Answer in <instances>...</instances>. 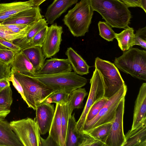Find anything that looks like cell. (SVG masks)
I'll return each mask as SVG.
<instances>
[{"mask_svg":"<svg viewBox=\"0 0 146 146\" xmlns=\"http://www.w3.org/2000/svg\"><path fill=\"white\" fill-rule=\"evenodd\" d=\"M94 11L99 13L113 28L125 29L131 17L128 7L119 0H89Z\"/></svg>","mask_w":146,"mask_h":146,"instance_id":"obj_1","label":"cell"},{"mask_svg":"<svg viewBox=\"0 0 146 146\" xmlns=\"http://www.w3.org/2000/svg\"><path fill=\"white\" fill-rule=\"evenodd\" d=\"M94 11L89 0H81L68 11L63 21L74 36H84L88 32Z\"/></svg>","mask_w":146,"mask_h":146,"instance_id":"obj_2","label":"cell"},{"mask_svg":"<svg viewBox=\"0 0 146 146\" xmlns=\"http://www.w3.org/2000/svg\"><path fill=\"white\" fill-rule=\"evenodd\" d=\"M114 64L121 71L141 80L146 81V51L131 48L115 58Z\"/></svg>","mask_w":146,"mask_h":146,"instance_id":"obj_3","label":"cell"},{"mask_svg":"<svg viewBox=\"0 0 146 146\" xmlns=\"http://www.w3.org/2000/svg\"><path fill=\"white\" fill-rule=\"evenodd\" d=\"M12 71L22 87L25 102L29 108L35 110L36 106L43 102L53 91L33 76L12 70Z\"/></svg>","mask_w":146,"mask_h":146,"instance_id":"obj_4","label":"cell"},{"mask_svg":"<svg viewBox=\"0 0 146 146\" xmlns=\"http://www.w3.org/2000/svg\"><path fill=\"white\" fill-rule=\"evenodd\" d=\"M54 91L64 89L70 94L73 90L86 85L87 79L74 72L33 76Z\"/></svg>","mask_w":146,"mask_h":146,"instance_id":"obj_5","label":"cell"},{"mask_svg":"<svg viewBox=\"0 0 146 146\" xmlns=\"http://www.w3.org/2000/svg\"><path fill=\"white\" fill-rule=\"evenodd\" d=\"M94 66L101 73L103 78L105 86L104 97L110 98L126 86L113 63L97 57Z\"/></svg>","mask_w":146,"mask_h":146,"instance_id":"obj_6","label":"cell"},{"mask_svg":"<svg viewBox=\"0 0 146 146\" xmlns=\"http://www.w3.org/2000/svg\"><path fill=\"white\" fill-rule=\"evenodd\" d=\"M11 128L23 146H40V134L35 120L29 117L11 121Z\"/></svg>","mask_w":146,"mask_h":146,"instance_id":"obj_7","label":"cell"},{"mask_svg":"<svg viewBox=\"0 0 146 146\" xmlns=\"http://www.w3.org/2000/svg\"><path fill=\"white\" fill-rule=\"evenodd\" d=\"M127 90L126 86L108 98L98 114L91 120L84 123L82 133L86 132L100 125L112 122L118 106L121 100L125 97Z\"/></svg>","mask_w":146,"mask_h":146,"instance_id":"obj_8","label":"cell"},{"mask_svg":"<svg viewBox=\"0 0 146 146\" xmlns=\"http://www.w3.org/2000/svg\"><path fill=\"white\" fill-rule=\"evenodd\" d=\"M90 88L89 95L82 113L76 126L78 130L82 133L87 114L92 106L97 100L104 97L105 85L101 73L96 68L90 80Z\"/></svg>","mask_w":146,"mask_h":146,"instance_id":"obj_9","label":"cell"},{"mask_svg":"<svg viewBox=\"0 0 146 146\" xmlns=\"http://www.w3.org/2000/svg\"><path fill=\"white\" fill-rule=\"evenodd\" d=\"M125 97L120 102L105 144L106 146H123L125 142L123 128Z\"/></svg>","mask_w":146,"mask_h":146,"instance_id":"obj_10","label":"cell"},{"mask_svg":"<svg viewBox=\"0 0 146 146\" xmlns=\"http://www.w3.org/2000/svg\"><path fill=\"white\" fill-rule=\"evenodd\" d=\"M63 32L62 27L58 25L56 23L52 24L48 27L42 47L45 58H50L59 52Z\"/></svg>","mask_w":146,"mask_h":146,"instance_id":"obj_11","label":"cell"},{"mask_svg":"<svg viewBox=\"0 0 146 146\" xmlns=\"http://www.w3.org/2000/svg\"><path fill=\"white\" fill-rule=\"evenodd\" d=\"M36 110V121L40 135L49 131L54 116L55 108L53 104L43 102L38 105Z\"/></svg>","mask_w":146,"mask_h":146,"instance_id":"obj_12","label":"cell"},{"mask_svg":"<svg viewBox=\"0 0 146 146\" xmlns=\"http://www.w3.org/2000/svg\"><path fill=\"white\" fill-rule=\"evenodd\" d=\"M72 68L67 59L53 58L47 60L35 75H50L72 72Z\"/></svg>","mask_w":146,"mask_h":146,"instance_id":"obj_13","label":"cell"},{"mask_svg":"<svg viewBox=\"0 0 146 146\" xmlns=\"http://www.w3.org/2000/svg\"><path fill=\"white\" fill-rule=\"evenodd\" d=\"M39 7L20 12L1 23L3 25L19 24L29 25L43 18Z\"/></svg>","mask_w":146,"mask_h":146,"instance_id":"obj_14","label":"cell"},{"mask_svg":"<svg viewBox=\"0 0 146 146\" xmlns=\"http://www.w3.org/2000/svg\"><path fill=\"white\" fill-rule=\"evenodd\" d=\"M131 129H134L146 120V83L140 87L135 102Z\"/></svg>","mask_w":146,"mask_h":146,"instance_id":"obj_15","label":"cell"},{"mask_svg":"<svg viewBox=\"0 0 146 146\" xmlns=\"http://www.w3.org/2000/svg\"><path fill=\"white\" fill-rule=\"evenodd\" d=\"M78 0H54L47 8L45 17L48 24H52L54 21Z\"/></svg>","mask_w":146,"mask_h":146,"instance_id":"obj_16","label":"cell"},{"mask_svg":"<svg viewBox=\"0 0 146 146\" xmlns=\"http://www.w3.org/2000/svg\"><path fill=\"white\" fill-rule=\"evenodd\" d=\"M125 135L123 146H146V120L135 128L129 130Z\"/></svg>","mask_w":146,"mask_h":146,"instance_id":"obj_17","label":"cell"},{"mask_svg":"<svg viewBox=\"0 0 146 146\" xmlns=\"http://www.w3.org/2000/svg\"><path fill=\"white\" fill-rule=\"evenodd\" d=\"M11 64L13 70L31 76L35 75L36 71L22 50L16 52Z\"/></svg>","mask_w":146,"mask_h":146,"instance_id":"obj_18","label":"cell"},{"mask_svg":"<svg viewBox=\"0 0 146 146\" xmlns=\"http://www.w3.org/2000/svg\"><path fill=\"white\" fill-rule=\"evenodd\" d=\"M0 146H23L12 130L10 123L0 118Z\"/></svg>","mask_w":146,"mask_h":146,"instance_id":"obj_19","label":"cell"},{"mask_svg":"<svg viewBox=\"0 0 146 146\" xmlns=\"http://www.w3.org/2000/svg\"><path fill=\"white\" fill-rule=\"evenodd\" d=\"M72 69L77 74L82 76L89 73L90 67L86 61L73 49L68 48L65 52Z\"/></svg>","mask_w":146,"mask_h":146,"instance_id":"obj_20","label":"cell"},{"mask_svg":"<svg viewBox=\"0 0 146 146\" xmlns=\"http://www.w3.org/2000/svg\"><path fill=\"white\" fill-rule=\"evenodd\" d=\"M22 50L36 71L42 68L45 62V58L41 47L32 46Z\"/></svg>","mask_w":146,"mask_h":146,"instance_id":"obj_21","label":"cell"},{"mask_svg":"<svg viewBox=\"0 0 146 146\" xmlns=\"http://www.w3.org/2000/svg\"><path fill=\"white\" fill-rule=\"evenodd\" d=\"M49 135L57 146H62L60 105L56 104L54 116L49 129Z\"/></svg>","mask_w":146,"mask_h":146,"instance_id":"obj_22","label":"cell"},{"mask_svg":"<svg viewBox=\"0 0 146 146\" xmlns=\"http://www.w3.org/2000/svg\"><path fill=\"white\" fill-rule=\"evenodd\" d=\"M32 0L0 4V15L11 16L34 7Z\"/></svg>","mask_w":146,"mask_h":146,"instance_id":"obj_23","label":"cell"},{"mask_svg":"<svg viewBox=\"0 0 146 146\" xmlns=\"http://www.w3.org/2000/svg\"><path fill=\"white\" fill-rule=\"evenodd\" d=\"M48 24L45 19H40L35 23L25 37L15 40L13 43L19 46L21 50L29 47L34 36L41 29L48 26Z\"/></svg>","mask_w":146,"mask_h":146,"instance_id":"obj_24","label":"cell"},{"mask_svg":"<svg viewBox=\"0 0 146 146\" xmlns=\"http://www.w3.org/2000/svg\"><path fill=\"white\" fill-rule=\"evenodd\" d=\"M75 113L69 117L66 141V146H78L80 142L82 133L78 130Z\"/></svg>","mask_w":146,"mask_h":146,"instance_id":"obj_25","label":"cell"},{"mask_svg":"<svg viewBox=\"0 0 146 146\" xmlns=\"http://www.w3.org/2000/svg\"><path fill=\"white\" fill-rule=\"evenodd\" d=\"M135 34L132 28L128 27L119 33H115V38L118 45L123 51L128 50L134 46Z\"/></svg>","mask_w":146,"mask_h":146,"instance_id":"obj_26","label":"cell"},{"mask_svg":"<svg viewBox=\"0 0 146 146\" xmlns=\"http://www.w3.org/2000/svg\"><path fill=\"white\" fill-rule=\"evenodd\" d=\"M87 95L85 88L82 87L74 90L70 94L68 104L70 115L74 110L82 108L84 99Z\"/></svg>","mask_w":146,"mask_h":146,"instance_id":"obj_27","label":"cell"},{"mask_svg":"<svg viewBox=\"0 0 146 146\" xmlns=\"http://www.w3.org/2000/svg\"><path fill=\"white\" fill-rule=\"evenodd\" d=\"M111 124V122L104 123L83 133L88 134L95 139L100 141L105 145L106 141L110 133Z\"/></svg>","mask_w":146,"mask_h":146,"instance_id":"obj_28","label":"cell"},{"mask_svg":"<svg viewBox=\"0 0 146 146\" xmlns=\"http://www.w3.org/2000/svg\"><path fill=\"white\" fill-rule=\"evenodd\" d=\"M69 94L63 89L53 91L44 102L60 105H65L68 102Z\"/></svg>","mask_w":146,"mask_h":146,"instance_id":"obj_29","label":"cell"},{"mask_svg":"<svg viewBox=\"0 0 146 146\" xmlns=\"http://www.w3.org/2000/svg\"><path fill=\"white\" fill-rule=\"evenodd\" d=\"M61 113V133L62 146H66L67 131L69 117L71 115L70 113L68 103L60 105Z\"/></svg>","mask_w":146,"mask_h":146,"instance_id":"obj_30","label":"cell"},{"mask_svg":"<svg viewBox=\"0 0 146 146\" xmlns=\"http://www.w3.org/2000/svg\"><path fill=\"white\" fill-rule=\"evenodd\" d=\"M99 35L108 41H113L115 37V33L106 22L100 21L98 24Z\"/></svg>","mask_w":146,"mask_h":146,"instance_id":"obj_31","label":"cell"},{"mask_svg":"<svg viewBox=\"0 0 146 146\" xmlns=\"http://www.w3.org/2000/svg\"><path fill=\"white\" fill-rule=\"evenodd\" d=\"M108 99L105 97H103L97 100L92 106L87 114L85 123L91 120L98 114Z\"/></svg>","mask_w":146,"mask_h":146,"instance_id":"obj_32","label":"cell"},{"mask_svg":"<svg viewBox=\"0 0 146 146\" xmlns=\"http://www.w3.org/2000/svg\"><path fill=\"white\" fill-rule=\"evenodd\" d=\"M13 101L12 92L10 86L0 92V106L10 109Z\"/></svg>","mask_w":146,"mask_h":146,"instance_id":"obj_33","label":"cell"},{"mask_svg":"<svg viewBox=\"0 0 146 146\" xmlns=\"http://www.w3.org/2000/svg\"><path fill=\"white\" fill-rule=\"evenodd\" d=\"M78 146H106L101 142L95 139L88 134L82 133Z\"/></svg>","mask_w":146,"mask_h":146,"instance_id":"obj_34","label":"cell"},{"mask_svg":"<svg viewBox=\"0 0 146 146\" xmlns=\"http://www.w3.org/2000/svg\"><path fill=\"white\" fill-rule=\"evenodd\" d=\"M48 27V26L45 27L34 36L30 42L29 47L37 46L42 47L46 35Z\"/></svg>","mask_w":146,"mask_h":146,"instance_id":"obj_35","label":"cell"},{"mask_svg":"<svg viewBox=\"0 0 146 146\" xmlns=\"http://www.w3.org/2000/svg\"><path fill=\"white\" fill-rule=\"evenodd\" d=\"M133 45H138L146 49V27L139 28L135 34Z\"/></svg>","mask_w":146,"mask_h":146,"instance_id":"obj_36","label":"cell"},{"mask_svg":"<svg viewBox=\"0 0 146 146\" xmlns=\"http://www.w3.org/2000/svg\"><path fill=\"white\" fill-rule=\"evenodd\" d=\"M16 52L3 47H0V61L6 64H11Z\"/></svg>","mask_w":146,"mask_h":146,"instance_id":"obj_37","label":"cell"},{"mask_svg":"<svg viewBox=\"0 0 146 146\" xmlns=\"http://www.w3.org/2000/svg\"><path fill=\"white\" fill-rule=\"evenodd\" d=\"M27 33L9 34L6 33L4 31L0 29V38L7 41L13 42L15 40L25 37Z\"/></svg>","mask_w":146,"mask_h":146,"instance_id":"obj_38","label":"cell"},{"mask_svg":"<svg viewBox=\"0 0 146 146\" xmlns=\"http://www.w3.org/2000/svg\"><path fill=\"white\" fill-rule=\"evenodd\" d=\"M12 73L11 64H6L0 61V79H8L11 76Z\"/></svg>","mask_w":146,"mask_h":146,"instance_id":"obj_39","label":"cell"},{"mask_svg":"<svg viewBox=\"0 0 146 146\" xmlns=\"http://www.w3.org/2000/svg\"><path fill=\"white\" fill-rule=\"evenodd\" d=\"M11 76L7 79L9 82H11L13 85L20 94L22 98L25 102L26 100L24 97L23 90L22 87L19 81L14 76L13 73L12 72Z\"/></svg>","mask_w":146,"mask_h":146,"instance_id":"obj_40","label":"cell"},{"mask_svg":"<svg viewBox=\"0 0 146 146\" xmlns=\"http://www.w3.org/2000/svg\"><path fill=\"white\" fill-rule=\"evenodd\" d=\"M0 45L2 47L16 52L21 50L19 46L13 42L7 41L1 38H0Z\"/></svg>","mask_w":146,"mask_h":146,"instance_id":"obj_41","label":"cell"},{"mask_svg":"<svg viewBox=\"0 0 146 146\" xmlns=\"http://www.w3.org/2000/svg\"><path fill=\"white\" fill-rule=\"evenodd\" d=\"M40 146H57V145L51 137L48 135L46 139H44L41 137H40Z\"/></svg>","mask_w":146,"mask_h":146,"instance_id":"obj_42","label":"cell"},{"mask_svg":"<svg viewBox=\"0 0 146 146\" xmlns=\"http://www.w3.org/2000/svg\"><path fill=\"white\" fill-rule=\"evenodd\" d=\"M128 7H138L141 8L140 0H119Z\"/></svg>","mask_w":146,"mask_h":146,"instance_id":"obj_43","label":"cell"},{"mask_svg":"<svg viewBox=\"0 0 146 146\" xmlns=\"http://www.w3.org/2000/svg\"><path fill=\"white\" fill-rule=\"evenodd\" d=\"M10 82L7 79H0V92L10 86Z\"/></svg>","mask_w":146,"mask_h":146,"instance_id":"obj_44","label":"cell"},{"mask_svg":"<svg viewBox=\"0 0 146 146\" xmlns=\"http://www.w3.org/2000/svg\"><path fill=\"white\" fill-rule=\"evenodd\" d=\"M10 112V109L0 106V118L5 119Z\"/></svg>","mask_w":146,"mask_h":146,"instance_id":"obj_45","label":"cell"},{"mask_svg":"<svg viewBox=\"0 0 146 146\" xmlns=\"http://www.w3.org/2000/svg\"><path fill=\"white\" fill-rule=\"evenodd\" d=\"M13 16L6 15H0V23L3 22Z\"/></svg>","mask_w":146,"mask_h":146,"instance_id":"obj_46","label":"cell"},{"mask_svg":"<svg viewBox=\"0 0 146 146\" xmlns=\"http://www.w3.org/2000/svg\"><path fill=\"white\" fill-rule=\"evenodd\" d=\"M33 1L34 7H38L46 0H32Z\"/></svg>","mask_w":146,"mask_h":146,"instance_id":"obj_47","label":"cell"},{"mask_svg":"<svg viewBox=\"0 0 146 146\" xmlns=\"http://www.w3.org/2000/svg\"><path fill=\"white\" fill-rule=\"evenodd\" d=\"M141 8L146 13V0H140Z\"/></svg>","mask_w":146,"mask_h":146,"instance_id":"obj_48","label":"cell"}]
</instances>
